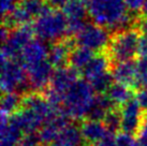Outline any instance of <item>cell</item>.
<instances>
[{
	"instance_id": "6da1fadb",
	"label": "cell",
	"mask_w": 147,
	"mask_h": 146,
	"mask_svg": "<svg viewBox=\"0 0 147 146\" xmlns=\"http://www.w3.org/2000/svg\"><path fill=\"white\" fill-rule=\"evenodd\" d=\"M59 113H61V110L53 107L40 93H31L25 95L21 109L9 118L24 133H29L37 132L45 122Z\"/></svg>"
},
{
	"instance_id": "7a4b0ae2",
	"label": "cell",
	"mask_w": 147,
	"mask_h": 146,
	"mask_svg": "<svg viewBox=\"0 0 147 146\" xmlns=\"http://www.w3.org/2000/svg\"><path fill=\"white\" fill-rule=\"evenodd\" d=\"M87 8L91 20L106 29L125 30L135 22L128 12L125 0H90Z\"/></svg>"
},
{
	"instance_id": "3957f363",
	"label": "cell",
	"mask_w": 147,
	"mask_h": 146,
	"mask_svg": "<svg viewBox=\"0 0 147 146\" xmlns=\"http://www.w3.org/2000/svg\"><path fill=\"white\" fill-rule=\"evenodd\" d=\"M89 82L78 80L65 95L62 102V112L71 119H84L88 116L94 104L96 95Z\"/></svg>"
},
{
	"instance_id": "277c9868",
	"label": "cell",
	"mask_w": 147,
	"mask_h": 146,
	"mask_svg": "<svg viewBox=\"0 0 147 146\" xmlns=\"http://www.w3.org/2000/svg\"><path fill=\"white\" fill-rule=\"evenodd\" d=\"M34 34L44 42H57L68 34V20L63 14L56 9L46 10L33 23Z\"/></svg>"
},
{
	"instance_id": "5b68a950",
	"label": "cell",
	"mask_w": 147,
	"mask_h": 146,
	"mask_svg": "<svg viewBox=\"0 0 147 146\" xmlns=\"http://www.w3.org/2000/svg\"><path fill=\"white\" fill-rule=\"evenodd\" d=\"M136 29L119 30L111 36L106 55L114 65L121 61L132 60L138 55V47L141 36Z\"/></svg>"
},
{
	"instance_id": "8992f818",
	"label": "cell",
	"mask_w": 147,
	"mask_h": 146,
	"mask_svg": "<svg viewBox=\"0 0 147 146\" xmlns=\"http://www.w3.org/2000/svg\"><path fill=\"white\" fill-rule=\"evenodd\" d=\"M49 9V3L44 0H21L12 12L3 16L2 26L13 30L22 25L30 24L31 20L38 18Z\"/></svg>"
},
{
	"instance_id": "52a82bcc",
	"label": "cell",
	"mask_w": 147,
	"mask_h": 146,
	"mask_svg": "<svg viewBox=\"0 0 147 146\" xmlns=\"http://www.w3.org/2000/svg\"><path fill=\"white\" fill-rule=\"evenodd\" d=\"M34 34L33 26L30 24L22 25L10 31L8 38L2 42L1 61L9 59H17L21 56L25 46L32 40Z\"/></svg>"
},
{
	"instance_id": "ba28073f",
	"label": "cell",
	"mask_w": 147,
	"mask_h": 146,
	"mask_svg": "<svg viewBox=\"0 0 147 146\" xmlns=\"http://www.w3.org/2000/svg\"><path fill=\"white\" fill-rule=\"evenodd\" d=\"M1 89L3 93L16 91L17 89H30L27 80V71L20 60H2Z\"/></svg>"
},
{
	"instance_id": "9c48e42d",
	"label": "cell",
	"mask_w": 147,
	"mask_h": 146,
	"mask_svg": "<svg viewBox=\"0 0 147 146\" xmlns=\"http://www.w3.org/2000/svg\"><path fill=\"white\" fill-rule=\"evenodd\" d=\"M110 41L111 36L106 28L94 23L86 24L74 38V42L78 46H83L99 53L106 51Z\"/></svg>"
},
{
	"instance_id": "30bf717a",
	"label": "cell",
	"mask_w": 147,
	"mask_h": 146,
	"mask_svg": "<svg viewBox=\"0 0 147 146\" xmlns=\"http://www.w3.org/2000/svg\"><path fill=\"white\" fill-rule=\"evenodd\" d=\"M142 106L140 105L136 98L131 100L120 106L121 113V131L129 134H136L141 125L143 124L146 115L143 114Z\"/></svg>"
},
{
	"instance_id": "8fae6325",
	"label": "cell",
	"mask_w": 147,
	"mask_h": 146,
	"mask_svg": "<svg viewBox=\"0 0 147 146\" xmlns=\"http://www.w3.org/2000/svg\"><path fill=\"white\" fill-rule=\"evenodd\" d=\"M62 12L68 20V36H75L86 25V14L88 13V8L86 3L80 0H69Z\"/></svg>"
},
{
	"instance_id": "7c38bea8",
	"label": "cell",
	"mask_w": 147,
	"mask_h": 146,
	"mask_svg": "<svg viewBox=\"0 0 147 146\" xmlns=\"http://www.w3.org/2000/svg\"><path fill=\"white\" fill-rule=\"evenodd\" d=\"M53 66L47 59L42 61L32 68L26 70L27 71V80H28L29 88L34 93H41L46 89V87L51 84L53 76Z\"/></svg>"
},
{
	"instance_id": "4fadbf2b",
	"label": "cell",
	"mask_w": 147,
	"mask_h": 146,
	"mask_svg": "<svg viewBox=\"0 0 147 146\" xmlns=\"http://www.w3.org/2000/svg\"><path fill=\"white\" fill-rule=\"evenodd\" d=\"M49 46L42 40H31L23 49L18 60L26 70L47 59Z\"/></svg>"
},
{
	"instance_id": "5bb4252c",
	"label": "cell",
	"mask_w": 147,
	"mask_h": 146,
	"mask_svg": "<svg viewBox=\"0 0 147 146\" xmlns=\"http://www.w3.org/2000/svg\"><path fill=\"white\" fill-rule=\"evenodd\" d=\"M112 74L115 82L131 87L132 89H138L140 86L139 74H138V62L133 60H127L114 64Z\"/></svg>"
},
{
	"instance_id": "9a60e30c",
	"label": "cell",
	"mask_w": 147,
	"mask_h": 146,
	"mask_svg": "<svg viewBox=\"0 0 147 146\" xmlns=\"http://www.w3.org/2000/svg\"><path fill=\"white\" fill-rule=\"evenodd\" d=\"M69 117L63 112L57 114L56 116L51 118L49 122H46L42 126V128L39 130V135L41 139V143L51 145L54 143L59 134L65 127L69 125Z\"/></svg>"
},
{
	"instance_id": "2e32d148",
	"label": "cell",
	"mask_w": 147,
	"mask_h": 146,
	"mask_svg": "<svg viewBox=\"0 0 147 146\" xmlns=\"http://www.w3.org/2000/svg\"><path fill=\"white\" fill-rule=\"evenodd\" d=\"M78 80V71L75 70L70 66L68 67H60L56 68L54 71L52 81H51V87L52 89L56 90L57 93L65 96L67 91L75 84V82Z\"/></svg>"
},
{
	"instance_id": "e0dca14e",
	"label": "cell",
	"mask_w": 147,
	"mask_h": 146,
	"mask_svg": "<svg viewBox=\"0 0 147 146\" xmlns=\"http://www.w3.org/2000/svg\"><path fill=\"white\" fill-rule=\"evenodd\" d=\"M75 43H72L71 39L65 38L62 41L54 42L49 49L47 60L52 64L54 68L65 67L69 62L70 54L72 51V46Z\"/></svg>"
},
{
	"instance_id": "ac0fdd59",
	"label": "cell",
	"mask_w": 147,
	"mask_h": 146,
	"mask_svg": "<svg viewBox=\"0 0 147 146\" xmlns=\"http://www.w3.org/2000/svg\"><path fill=\"white\" fill-rule=\"evenodd\" d=\"M23 131L8 115L1 113V129H0V146H17L23 138Z\"/></svg>"
},
{
	"instance_id": "d6986e66",
	"label": "cell",
	"mask_w": 147,
	"mask_h": 146,
	"mask_svg": "<svg viewBox=\"0 0 147 146\" xmlns=\"http://www.w3.org/2000/svg\"><path fill=\"white\" fill-rule=\"evenodd\" d=\"M81 131L84 141L89 145L106 138L110 134H114L106 128L103 122L94 119H87L83 122L81 126Z\"/></svg>"
},
{
	"instance_id": "ffe728a7",
	"label": "cell",
	"mask_w": 147,
	"mask_h": 146,
	"mask_svg": "<svg viewBox=\"0 0 147 146\" xmlns=\"http://www.w3.org/2000/svg\"><path fill=\"white\" fill-rule=\"evenodd\" d=\"M111 65H112V62L106 53L96 54L91 61L86 66V68L81 73L83 74V76L85 77L86 81H89L92 77L109 71Z\"/></svg>"
},
{
	"instance_id": "44dd1931",
	"label": "cell",
	"mask_w": 147,
	"mask_h": 146,
	"mask_svg": "<svg viewBox=\"0 0 147 146\" xmlns=\"http://www.w3.org/2000/svg\"><path fill=\"white\" fill-rule=\"evenodd\" d=\"M113 107H116V106L110 98L106 96V93H98L96 96L94 104H92L89 111L87 119H94V120L103 122L106 114L109 113V111H111Z\"/></svg>"
},
{
	"instance_id": "7402d4cb",
	"label": "cell",
	"mask_w": 147,
	"mask_h": 146,
	"mask_svg": "<svg viewBox=\"0 0 147 146\" xmlns=\"http://www.w3.org/2000/svg\"><path fill=\"white\" fill-rule=\"evenodd\" d=\"M84 142L85 141L83 139L81 128L69 124L60 132L57 140L52 144H56L59 146H82Z\"/></svg>"
},
{
	"instance_id": "603a6c76",
	"label": "cell",
	"mask_w": 147,
	"mask_h": 146,
	"mask_svg": "<svg viewBox=\"0 0 147 146\" xmlns=\"http://www.w3.org/2000/svg\"><path fill=\"white\" fill-rule=\"evenodd\" d=\"M133 93L134 89H132L131 87L116 82L113 83L109 90L106 91V96L112 100L115 106L120 107L133 98Z\"/></svg>"
},
{
	"instance_id": "cb8c5ba5",
	"label": "cell",
	"mask_w": 147,
	"mask_h": 146,
	"mask_svg": "<svg viewBox=\"0 0 147 146\" xmlns=\"http://www.w3.org/2000/svg\"><path fill=\"white\" fill-rule=\"evenodd\" d=\"M94 55L96 54L94 51L83 47V46L73 47L69 58L70 66L75 70H78V72H82L86 68V66L91 61Z\"/></svg>"
},
{
	"instance_id": "d4e9b609",
	"label": "cell",
	"mask_w": 147,
	"mask_h": 146,
	"mask_svg": "<svg viewBox=\"0 0 147 146\" xmlns=\"http://www.w3.org/2000/svg\"><path fill=\"white\" fill-rule=\"evenodd\" d=\"M23 97L16 91L3 93L1 99V113L11 116L21 109Z\"/></svg>"
},
{
	"instance_id": "484cf974",
	"label": "cell",
	"mask_w": 147,
	"mask_h": 146,
	"mask_svg": "<svg viewBox=\"0 0 147 146\" xmlns=\"http://www.w3.org/2000/svg\"><path fill=\"white\" fill-rule=\"evenodd\" d=\"M113 81H114V77H113L112 71L111 72L106 71L102 74L92 77L88 82L97 93H106V91L113 84Z\"/></svg>"
},
{
	"instance_id": "4316f807",
	"label": "cell",
	"mask_w": 147,
	"mask_h": 146,
	"mask_svg": "<svg viewBox=\"0 0 147 146\" xmlns=\"http://www.w3.org/2000/svg\"><path fill=\"white\" fill-rule=\"evenodd\" d=\"M103 122L106 126V128L110 130L112 133H115L116 131L121 130V113L120 107H113L109 111L106 116L103 119Z\"/></svg>"
},
{
	"instance_id": "83f0119b",
	"label": "cell",
	"mask_w": 147,
	"mask_h": 146,
	"mask_svg": "<svg viewBox=\"0 0 147 146\" xmlns=\"http://www.w3.org/2000/svg\"><path fill=\"white\" fill-rule=\"evenodd\" d=\"M40 144H41V139L39 135V131L25 133L20 143L21 146H39Z\"/></svg>"
},
{
	"instance_id": "f1b7e54d",
	"label": "cell",
	"mask_w": 147,
	"mask_h": 146,
	"mask_svg": "<svg viewBox=\"0 0 147 146\" xmlns=\"http://www.w3.org/2000/svg\"><path fill=\"white\" fill-rule=\"evenodd\" d=\"M116 143L117 146H140L138 140H135L132 134L126 133V132H120L116 135Z\"/></svg>"
},
{
	"instance_id": "f546056e",
	"label": "cell",
	"mask_w": 147,
	"mask_h": 146,
	"mask_svg": "<svg viewBox=\"0 0 147 146\" xmlns=\"http://www.w3.org/2000/svg\"><path fill=\"white\" fill-rule=\"evenodd\" d=\"M138 74L140 85L147 87V58H141L138 61Z\"/></svg>"
},
{
	"instance_id": "4dcf8cb0",
	"label": "cell",
	"mask_w": 147,
	"mask_h": 146,
	"mask_svg": "<svg viewBox=\"0 0 147 146\" xmlns=\"http://www.w3.org/2000/svg\"><path fill=\"white\" fill-rule=\"evenodd\" d=\"M138 142L140 146H147V118L145 117L143 124L141 125L139 131H138Z\"/></svg>"
},
{
	"instance_id": "1f68e13d",
	"label": "cell",
	"mask_w": 147,
	"mask_h": 146,
	"mask_svg": "<svg viewBox=\"0 0 147 146\" xmlns=\"http://www.w3.org/2000/svg\"><path fill=\"white\" fill-rule=\"evenodd\" d=\"M133 26H135V29L139 31L140 34L147 36V16L143 15L142 17L135 20Z\"/></svg>"
},
{
	"instance_id": "d6a6232c",
	"label": "cell",
	"mask_w": 147,
	"mask_h": 146,
	"mask_svg": "<svg viewBox=\"0 0 147 146\" xmlns=\"http://www.w3.org/2000/svg\"><path fill=\"white\" fill-rule=\"evenodd\" d=\"M146 0H125L126 5L130 12H138L143 9V5Z\"/></svg>"
},
{
	"instance_id": "836d02e7",
	"label": "cell",
	"mask_w": 147,
	"mask_h": 146,
	"mask_svg": "<svg viewBox=\"0 0 147 146\" xmlns=\"http://www.w3.org/2000/svg\"><path fill=\"white\" fill-rule=\"evenodd\" d=\"M89 146H117L116 143V137H114V134H110L106 138L100 140L98 142L90 144Z\"/></svg>"
},
{
	"instance_id": "e575fe53",
	"label": "cell",
	"mask_w": 147,
	"mask_h": 146,
	"mask_svg": "<svg viewBox=\"0 0 147 146\" xmlns=\"http://www.w3.org/2000/svg\"><path fill=\"white\" fill-rule=\"evenodd\" d=\"M136 100L143 110H147V87H143L136 93Z\"/></svg>"
},
{
	"instance_id": "d590c367",
	"label": "cell",
	"mask_w": 147,
	"mask_h": 146,
	"mask_svg": "<svg viewBox=\"0 0 147 146\" xmlns=\"http://www.w3.org/2000/svg\"><path fill=\"white\" fill-rule=\"evenodd\" d=\"M15 1L16 0H1V12L2 15H7L10 12H12V10L15 8Z\"/></svg>"
},
{
	"instance_id": "8d00e7d4",
	"label": "cell",
	"mask_w": 147,
	"mask_h": 146,
	"mask_svg": "<svg viewBox=\"0 0 147 146\" xmlns=\"http://www.w3.org/2000/svg\"><path fill=\"white\" fill-rule=\"evenodd\" d=\"M138 55H140L141 58H147V36H142L140 38Z\"/></svg>"
},
{
	"instance_id": "74e56055",
	"label": "cell",
	"mask_w": 147,
	"mask_h": 146,
	"mask_svg": "<svg viewBox=\"0 0 147 146\" xmlns=\"http://www.w3.org/2000/svg\"><path fill=\"white\" fill-rule=\"evenodd\" d=\"M69 0H46V2L49 3V7H52L54 9L58 8H63L65 4L68 2Z\"/></svg>"
},
{
	"instance_id": "f35d334b",
	"label": "cell",
	"mask_w": 147,
	"mask_h": 146,
	"mask_svg": "<svg viewBox=\"0 0 147 146\" xmlns=\"http://www.w3.org/2000/svg\"><path fill=\"white\" fill-rule=\"evenodd\" d=\"M142 12H143V15L147 16V0L145 1V3L143 5V9H142Z\"/></svg>"
},
{
	"instance_id": "ab89813d",
	"label": "cell",
	"mask_w": 147,
	"mask_h": 146,
	"mask_svg": "<svg viewBox=\"0 0 147 146\" xmlns=\"http://www.w3.org/2000/svg\"><path fill=\"white\" fill-rule=\"evenodd\" d=\"M80 1H82V2H84V3L88 4V2H89L90 0H80Z\"/></svg>"
},
{
	"instance_id": "60d3db41",
	"label": "cell",
	"mask_w": 147,
	"mask_h": 146,
	"mask_svg": "<svg viewBox=\"0 0 147 146\" xmlns=\"http://www.w3.org/2000/svg\"><path fill=\"white\" fill-rule=\"evenodd\" d=\"M49 146H59V145H56V144H51V145H49Z\"/></svg>"
},
{
	"instance_id": "b9f144b4",
	"label": "cell",
	"mask_w": 147,
	"mask_h": 146,
	"mask_svg": "<svg viewBox=\"0 0 147 146\" xmlns=\"http://www.w3.org/2000/svg\"><path fill=\"white\" fill-rule=\"evenodd\" d=\"M146 118H147V115H146Z\"/></svg>"
}]
</instances>
